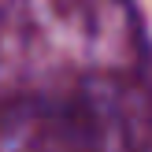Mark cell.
I'll return each instance as SVG.
<instances>
[{
  "label": "cell",
  "instance_id": "6da1fadb",
  "mask_svg": "<svg viewBox=\"0 0 152 152\" xmlns=\"http://www.w3.org/2000/svg\"><path fill=\"white\" fill-rule=\"evenodd\" d=\"M0 152H152V86L134 67H93L0 100Z\"/></svg>",
  "mask_w": 152,
  "mask_h": 152
}]
</instances>
